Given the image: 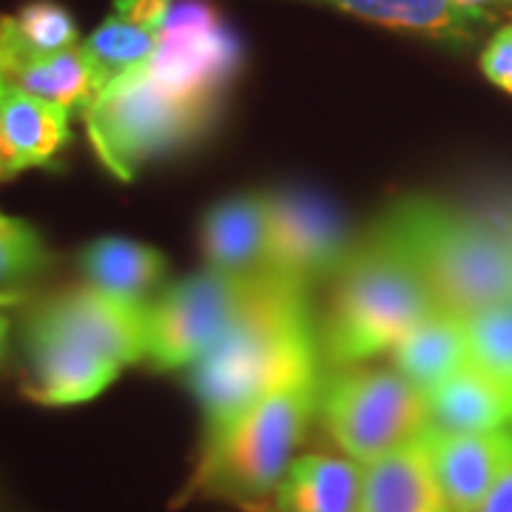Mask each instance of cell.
<instances>
[{
  "mask_svg": "<svg viewBox=\"0 0 512 512\" xmlns=\"http://www.w3.org/2000/svg\"><path fill=\"white\" fill-rule=\"evenodd\" d=\"M80 268L86 282L97 291L128 302H143V296L163 279L165 256L134 239L103 237L86 245L80 254Z\"/></svg>",
  "mask_w": 512,
  "mask_h": 512,
  "instance_id": "cell-20",
  "label": "cell"
},
{
  "mask_svg": "<svg viewBox=\"0 0 512 512\" xmlns=\"http://www.w3.org/2000/svg\"><path fill=\"white\" fill-rule=\"evenodd\" d=\"M251 512H279V510H276V507H262V504H259V507H251Z\"/></svg>",
  "mask_w": 512,
  "mask_h": 512,
  "instance_id": "cell-32",
  "label": "cell"
},
{
  "mask_svg": "<svg viewBox=\"0 0 512 512\" xmlns=\"http://www.w3.org/2000/svg\"><path fill=\"white\" fill-rule=\"evenodd\" d=\"M478 512H512V461L507 464V470L498 476L487 498L481 501Z\"/></svg>",
  "mask_w": 512,
  "mask_h": 512,
  "instance_id": "cell-27",
  "label": "cell"
},
{
  "mask_svg": "<svg viewBox=\"0 0 512 512\" xmlns=\"http://www.w3.org/2000/svg\"><path fill=\"white\" fill-rule=\"evenodd\" d=\"M23 356V396L29 402H92L123 367L148 356V305L92 285L55 293L26 319Z\"/></svg>",
  "mask_w": 512,
  "mask_h": 512,
  "instance_id": "cell-1",
  "label": "cell"
},
{
  "mask_svg": "<svg viewBox=\"0 0 512 512\" xmlns=\"http://www.w3.org/2000/svg\"><path fill=\"white\" fill-rule=\"evenodd\" d=\"M171 6H174V0H111L114 15L131 20L137 26L154 29V32H163Z\"/></svg>",
  "mask_w": 512,
  "mask_h": 512,
  "instance_id": "cell-26",
  "label": "cell"
},
{
  "mask_svg": "<svg viewBox=\"0 0 512 512\" xmlns=\"http://www.w3.org/2000/svg\"><path fill=\"white\" fill-rule=\"evenodd\" d=\"M328 316L319 350L333 370L356 367L393 350L410 330L439 311L416 262L402 245L376 225L333 276Z\"/></svg>",
  "mask_w": 512,
  "mask_h": 512,
  "instance_id": "cell-4",
  "label": "cell"
},
{
  "mask_svg": "<svg viewBox=\"0 0 512 512\" xmlns=\"http://www.w3.org/2000/svg\"><path fill=\"white\" fill-rule=\"evenodd\" d=\"M0 128L18 171L46 165L69 140V109L23 92L0 72Z\"/></svg>",
  "mask_w": 512,
  "mask_h": 512,
  "instance_id": "cell-18",
  "label": "cell"
},
{
  "mask_svg": "<svg viewBox=\"0 0 512 512\" xmlns=\"http://www.w3.org/2000/svg\"><path fill=\"white\" fill-rule=\"evenodd\" d=\"M262 276L205 268L165 288L148 305V362L163 370L197 365L234 325Z\"/></svg>",
  "mask_w": 512,
  "mask_h": 512,
  "instance_id": "cell-9",
  "label": "cell"
},
{
  "mask_svg": "<svg viewBox=\"0 0 512 512\" xmlns=\"http://www.w3.org/2000/svg\"><path fill=\"white\" fill-rule=\"evenodd\" d=\"M0 29L40 55H57L80 46L72 12L55 0H32L20 6L18 15H0Z\"/></svg>",
  "mask_w": 512,
  "mask_h": 512,
  "instance_id": "cell-22",
  "label": "cell"
},
{
  "mask_svg": "<svg viewBox=\"0 0 512 512\" xmlns=\"http://www.w3.org/2000/svg\"><path fill=\"white\" fill-rule=\"evenodd\" d=\"M393 353V367L421 393L450 379L461 367L470 365L467 325L456 313L433 311L404 336Z\"/></svg>",
  "mask_w": 512,
  "mask_h": 512,
  "instance_id": "cell-19",
  "label": "cell"
},
{
  "mask_svg": "<svg viewBox=\"0 0 512 512\" xmlns=\"http://www.w3.org/2000/svg\"><path fill=\"white\" fill-rule=\"evenodd\" d=\"M211 106H194L165 94L146 66L109 83L83 109L94 154L117 180H131L140 165L202 134Z\"/></svg>",
  "mask_w": 512,
  "mask_h": 512,
  "instance_id": "cell-6",
  "label": "cell"
},
{
  "mask_svg": "<svg viewBox=\"0 0 512 512\" xmlns=\"http://www.w3.org/2000/svg\"><path fill=\"white\" fill-rule=\"evenodd\" d=\"M493 222L501 228V234L507 237V242H510V248H512V200L504 202V208L498 211V217H495Z\"/></svg>",
  "mask_w": 512,
  "mask_h": 512,
  "instance_id": "cell-29",
  "label": "cell"
},
{
  "mask_svg": "<svg viewBox=\"0 0 512 512\" xmlns=\"http://www.w3.org/2000/svg\"><path fill=\"white\" fill-rule=\"evenodd\" d=\"M470 365L484 370L512 396V305L464 319Z\"/></svg>",
  "mask_w": 512,
  "mask_h": 512,
  "instance_id": "cell-23",
  "label": "cell"
},
{
  "mask_svg": "<svg viewBox=\"0 0 512 512\" xmlns=\"http://www.w3.org/2000/svg\"><path fill=\"white\" fill-rule=\"evenodd\" d=\"M419 439L453 512H478L512 461V433L507 427L470 436L424 430Z\"/></svg>",
  "mask_w": 512,
  "mask_h": 512,
  "instance_id": "cell-11",
  "label": "cell"
},
{
  "mask_svg": "<svg viewBox=\"0 0 512 512\" xmlns=\"http://www.w3.org/2000/svg\"><path fill=\"white\" fill-rule=\"evenodd\" d=\"M359 512H453L421 439L365 464Z\"/></svg>",
  "mask_w": 512,
  "mask_h": 512,
  "instance_id": "cell-15",
  "label": "cell"
},
{
  "mask_svg": "<svg viewBox=\"0 0 512 512\" xmlns=\"http://www.w3.org/2000/svg\"><path fill=\"white\" fill-rule=\"evenodd\" d=\"M308 3H322L384 29L410 32L453 46L473 43L493 20L487 9H470L461 6L458 0H308Z\"/></svg>",
  "mask_w": 512,
  "mask_h": 512,
  "instance_id": "cell-12",
  "label": "cell"
},
{
  "mask_svg": "<svg viewBox=\"0 0 512 512\" xmlns=\"http://www.w3.org/2000/svg\"><path fill=\"white\" fill-rule=\"evenodd\" d=\"M0 72L23 92L43 97L69 111H83L100 92L97 74L89 55L83 52V43L57 55H40L20 46L15 37L0 29Z\"/></svg>",
  "mask_w": 512,
  "mask_h": 512,
  "instance_id": "cell-13",
  "label": "cell"
},
{
  "mask_svg": "<svg viewBox=\"0 0 512 512\" xmlns=\"http://www.w3.org/2000/svg\"><path fill=\"white\" fill-rule=\"evenodd\" d=\"M12 174H18V165H15V157H12V148L6 143V134L0 128V183L9 180Z\"/></svg>",
  "mask_w": 512,
  "mask_h": 512,
  "instance_id": "cell-28",
  "label": "cell"
},
{
  "mask_svg": "<svg viewBox=\"0 0 512 512\" xmlns=\"http://www.w3.org/2000/svg\"><path fill=\"white\" fill-rule=\"evenodd\" d=\"M365 464L348 456L308 453L293 458L276 487L279 512H359Z\"/></svg>",
  "mask_w": 512,
  "mask_h": 512,
  "instance_id": "cell-17",
  "label": "cell"
},
{
  "mask_svg": "<svg viewBox=\"0 0 512 512\" xmlns=\"http://www.w3.org/2000/svg\"><path fill=\"white\" fill-rule=\"evenodd\" d=\"M200 239L208 268L239 276L268 274L265 194H242L214 205L202 222Z\"/></svg>",
  "mask_w": 512,
  "mask_h": 512,
  "instance_id": "cell-14",
  "label": "cell"
},
{
  "mask_svg": "<svg viewBox=\"0 0 512 512\" xmlns=\"http://www.w3.org/2000/svg\"><path fill=\"white\" fill-rule=\"evenodd\" d=\"M319 413L336 447L359 464L399 450L427 430L424 393L393 367H345L322 382Z\"/></svg>",
  "mask_w": 512,
  "mask_h": 512,
  "instance_id": "cell-7",
  "label": "cell"
},
{
  "mask_svg": "<svg viewBox=\"0 0 512 512\" xmlns=\"http://www.w3.org/2000/svg\"><path fill=\"white\" fill-rule=\"evenodd\" d=\"M481 72L498 89L512 94V23L490 37L487 49L481 52Z\"/></svg>",
  "mask_w": 512,
  "mask_h": 512,
  "instance_id": "cell-25",
  "label": "cell"
},
{
  "mask_svg": "<svg viewBox=\"0 0 512 512\" xmlns=\"http://www.w3.org/2000/svg\"><path fill=\"white\" fill-rule=\"evenodd\" d=\"M322 382V362H316L220 430L205 433L197 467L177 504L231 501L251 510L276 493L291 467L293 450L319 410Z\"/></svg>",
  "mask_w": 512,
  "mask_h": 512,
  "instance_id": "cell-3",
  "label": "cell"
},
{
  "mask_svg": "<svg viewBox=\"0 0 512 512\" xmlns=\"http://www.w3.org/2000/svg\"><path fill=\"white\" fill-rule=\"evenodd\" d=\"M427 430L470 436L507 427L512 396L476 365L461 367L450 379L424 393Z\"/></svg>",
  "mask_w": 512,
  "mask_h": 512,
  "instance_id": "cell-16",
  "label": "cell"
},
{
  "mask_svg": "<svg viewBox=\"0 0 512 512\" xmlns=\"http://www.w3.org/2000/svg\"><path fill=\"white\" fill-rule=\"evenodd\" d=\"M157 40H160V32L137 26V23L111 12L109 18L83 40V52L92 60L100 92L109 83L120 80L123 74L146 66L157 49Z\"/></svg>",
  "mask_w": 512,
  "mask_h": 512,
  "instance_id": "cell-21",
  "label": "cell"
},
{
  "mask_svg": "<svg viewBox=\"0 0 512 512\" xmlns=\"http://www.w3.org/2000/svg\"><path fill=\"white\" fill-rule=\"evenodd\" d=\"M268 205V274L302 288L336 276L356 248L345 214L311 188H279Z\"/></svg>",
  "mask_w": 512,
  "mask_h": 512,
  "instance_id": "cell-10",
  "label": "cell"
},
{
  "mask_svg": "<svg viewBox=\"0 0 512 512\" xmlns=\"http://www.w3.org/2000/svg\"><path fill=\"white\" fill-rule=\"evenodd\" d=\"M461 6H470V9H484L490 3H512V0H458Z\"/></svg>",
  "mask_w": 512,
  "mask_h": 512,
  "instance_id": "cell-30",
  "label": "cell"
},
{
  "mask_svg": "<svg viewBox=\"0 0 512 512\" xmlns=\"http://www.w3.org/2000/svg\"><path fill=\"white\" fill-rule=\"evenodd\" d=\"M242 60L237 32L211 0H174L146 69L174 100L217 109Z\"/></svg>",
  "mask_w": 512,
  "mask_h": 512,
  "instance_id": "cell-8",
  "label": "cell"
},
{
  "mask_svg": "<svg viewBox=\"0 0 512 512\" xmlns=\"http://www.w3.org/2000/svg\"><path fill=\"white\" fill-rule=\"evenodd\" d=\"M379 225L416 262L441 311L470 319L512 305V248L493 220L413 197Z\"/></svg>",
  "mask_w": 512,
  "mask_h": 512,
  "instance_id": "cell-5",
  "label": "cell"
},
{
  "mask_svg": "<svg viewBox=\"0 0 512 512\" xmlns=\"http://www.w3.org/2000/svg\"><path fill=\"white\" fill-rule=\"evenodd\" d=\"M49 259L46 242L29 222L0 211V285L43 274Z\"/></svg>",
  "mask_w": 512,
  "mask_h": 512,
  "instance_id": "cell-24",
  "label": "cell"
},
{
  "mask_svg": "<svg viewBox=\"0 0 512 512\" xmlns=\"http://www.w3.org/2000/svg\"><path fill=\"white\" fill-rule=\"evenodd\" d=\"M322 362L308 288L265 274L214 348L194 365V396L205 433L220 430L299 370Z\"/></svg>",
  "mask_w": 512,
  "mask_h": 512,
  "instance_id": "cell-2",
  "label": "cell"
},
{
  "mask_svg": "<svg viewBox=\"0 0 512 512\" xmlns=\"http://www.w3.org/2000/svg\"><path fill=\"white\" fill-rule=\"evenodd\" d=\"M6 333H9V316L0 308V356H3V345H6Z\"/></svg>",
  "mask_w": 512,
  "mask_h": 512,
  "instance_id": "cell-31",
  "label": "cell"
}]
</instances>
